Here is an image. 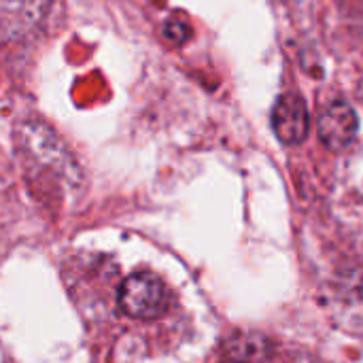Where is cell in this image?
I'll list each match as a JSON object with an SVG mask.
<instances>
[{"label": "cell", "mask_w": 363, "mask_h": 363, "mask_svg": "<svg viewBox=\"0 0 363 363\" xmlns=\"http://www.w3.org/2000/svg\"><path fill=\"white\" fill-rule=\"evenodd\" d=\"M119 306L128 317L155 319L168 306V291L155 274L136 272L123 281L119 289Z\"/></svg>", "instance_id": "1"}, {"label": "cell", "mask_w": 363, "mask_h": 363, "mask_svg": "<svg viewBox=\"0 0 363 363\" xmlns=\"http://www.w3.org/2000/svg\"><path fill=\"white\" fill-rule=\"evenodd\" d=\"M272 130L285 145H298L308 136L311 119L306 104L296 94H285L279 98L272 111Z\"/></svg>", "instance_id": "2"}, {"label": "cell", "mask_w": 363, "mask_h": 363, "mask_svg": "<svg viewBox=\"0 0 363 363\" xmlns=\"http://www.w3.org/2000/svg\"><path fill=\"white\" fill-rule=\"evenodd\" d=\"M317 132L328 149L340 151L349 147L357 134V115L347 102H334L321 113Z\"/></svg>", "instance_id": "3"}, {"label": "cell", "mask_w": 363, "mask_h": 363, "mask_svg": "<svg viewBox=\"0 0 363 363\" xmlns=\"http://www.w3.org/2000/svg\"><path fill=\"white\" fill-rule=\"evenodd\" d=\"M230 363H238V362H230Z\"/></svg>", "instance_id": "4"}]
</instances>
